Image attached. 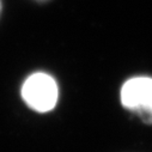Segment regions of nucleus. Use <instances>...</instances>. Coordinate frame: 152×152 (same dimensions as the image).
Masks as SVG:
<instances>
[{
  "mask_svg": "<svg viewBox=\"0 0 152 152\" xmlns=\"http://www.w3.org/2000/svg\"><path fill=\"white\" fill-rule=\"evenodd\" d=\"M22 97L24 102L36 111H50L58 102V84L49 74L42 72L34 73L22 86Z\"/></svg>",
  "mask_w": 152,
  "mask_h": 152,
  "instance_id": "nucleus-1",
  "label": "nucleus"
},
{
  "mask_svg": "<svg viewBox=\"0 0 152 152\" xmlns=\"http://www.w3.org/2000/svg\"><path fill=\"white\" fill-rule=\"evenodd\" d=\"M121 103L139 114L145 122L152 124V78L135 77L127 80L121 89Z\"/></svg>",
  "mask_w": 152,
  "mask_h": 152,
  "instance_id": "nucleus-2",
  "label": "nucleus"
},
{
  "mask_svg": "<svg viewBox=\"0 0 152 152\" xmlns=\"http://www.w3.org/2000/svg\"><path fill=\"white\" fill-rule=\"evenodd\" d=\"M0 12H1V1H0Z\"/></svg>",
  "mask_w": 152,
  "mask_h": 152,
  "instance_id": "nucleus-3",
  "label": "nucleus"
}]
</instances>
